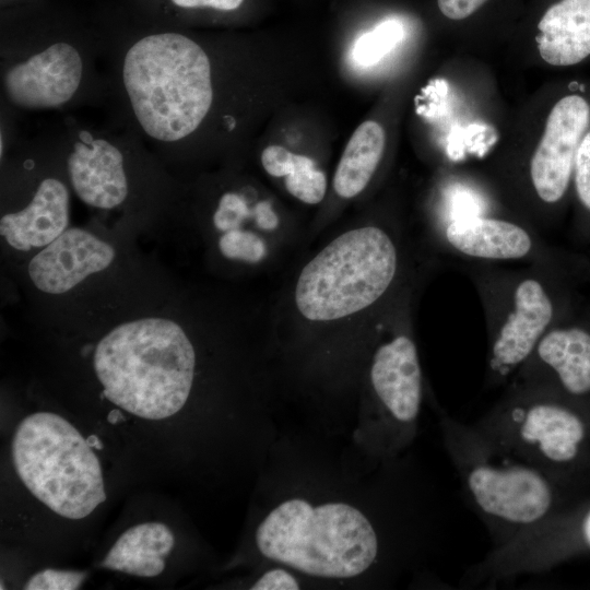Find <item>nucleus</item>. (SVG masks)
<instances>
[{
	"label": "nucleus",
	"instance_id": "obj_30",
	"mask_svg": "<svg viewBox=\"0 0 590 590\" xmlns=\"http://www.w3.org/2000/svg\"><path fill=\"white\" fill-rule=\"evenodd\" d=\"M582 534L583 539L586 540V543L590 545V511L586 516L583 523H582Z\"/></svg>",
	"mask_w": 590,
	"mask_h": 590
},
{
	"label": "nucleus",
	"instance_id": "obj_9",
	"mask_svg": "<svg viewBox=\"0 0 590 590\" xmlns=\"http://www.w3.org/2000/svg\"><path fill=\"white\" fill-rule=\"evenodd\" d=\"M590 128V103L568 94L552 107L530 162V177L538 197L547 204L562 201L573 185L579 143Z\"/></svg>",
	"mask_w": 590,
	"mask_h": 590
},
{
	"label": "nucleus",
	"instance_id": "obj_21",
	"mask_svg": "<svg viewBox=\"0 0 590 590\" xmlns=\"http://www.w3.org/2000/svg\"><path fill=\"white\" fill-rule=\"evenodd\" d=\"M285 187L288 192L309 204L320 202L326 193V175L316 168L315 162L305 156L299 165L286 176Z\"/></svg>",
	"mask_w": 590,
	"mask_h": 590
},
{
	"label": "nucleus",
	"instance_id": "obj_12",
	"mask_svg": "<svg viewBox=\"0 0 590 590\" xmlns=\"http://www.w3.org/2000/svg\"><path fill=\"white\" fill-rule=\"evenodd\" d=\"M374 391L396 430L415 424L422 402V371L414 342L398 335L380 345L370 368Z\"/></svg>",
	"mask_w": 590,
	"mask_h": 590
},
{
	"label": "nucleus",
	"instance_id": "obj_15",
	"mask_svg": "<svg viewBox=\"0 0 590 590\" xmlns=\"http://www.w3.org/2000/svg\"><path fill=\"white\" fill-rule=\"evenodd\" d=\"M535 42L551 66H575L590 57V0H556L542 13Z\"/></svg>",
	"mask_w": 590,
	"mask_h": 590
},
{
	"label": "nucleus",
	"instance_id": "obj_24",
	"mask_svg": "<svg viewBox=\"0 0 590 590\" xmlns=\"http://www.w3.org/2000/svg\"><path fill=\"white\" fill-rule=\"evenodd\" d=\"M86 577L84 571L44 569L33 575L24 586L26 590H74Z\"/></svg>",
	"mask_w": 590,
	"mask_h": 590
},
{
	"label": "nucleus",
	"instance_id": "obj_13",
	"mask_svg": "<svg viewBox=\"0 0 590 590\" xmlns=\"http://www.w3.org/2000/svg\"><path fill=\"white\" fill-rule=\"evenodd\" d=\"M67 167L71 185L85 204L109 210L126 200L123 155L111 142L83 135L73 144Z\"/></svg>",
	"mask_w": 590,
	"mask_h": 590
},
{
	"label": "nucleus",
	"instance_id": "obj_18",
	"mask_svg": "<svg viewBox=\"0 0 590 590\" xmlns=\"http://www.w3.org/2000/svg\"><path fill=\"white\" fill-rule=\"evenodd\" d=\"M174 543V534L166 524L140 523L119 536L102 566L139 577H154L164 570V558Z\"/></svg>",
	"mask_w": 590,
	"mask_h": 590
},
{
	"label": "nucleus",
	"instance_id": "obj_1",
	"mask_svg": "<svg viewBox=\"0 0 590 590\" xmlns=\"http://www.w3.org/2000/svg\"><path fill=\"white\" fill-rule=\"evenodd\" d=\"M93 364L103 396L145 420L179 412L190 394L194 349L174 320L148 317L123 322L97 343Z\"/></svg>",
	"mask_w": 590,
	"mask_h": 590
},
{
	"label": "nucleus",
	"instance_id": "obj_27",
	"mask_svg": "<svg viewBox=\"0 0 590 590\" xmlns=\"http://www.w3.org/2000/svg\"><path fill=\"white\" fill-rule=\"evenodd\" d=\"M299 588V581L291 571L276 567L267 570L251 586L252 590H293Z\"/></svg>",
	"mask_w": 590,
	"mask_h": 590
},
{
	"label": "nucleus",
	"instance_id": "obj_5",
	"mask_svg": "<svg viewBox=\"0 0 590 590\" xmlns=\"http://www.w3.org/2000/svg\"><path fill=\"white\" fill-rule=\"evenodd\" d=\"M11 455L25 487L58 516L83 519L106 500L97 456L58 414L37 412L23 418L14 432Z\"/></svg>",
	"mask_w": 590,
	"mask_h": 590
},
{
	"label": "nucleus",
	"instance_id": "obj_10",
	"mask_svg": "<svg viewBox=\"0 0 590 590\" xmlns=\"http://www.w3.org/2000/svg\"><path fill=\"white\" fill-rule=\"evenodd\" d=\"M83 78V59L76 47L56 42L4 71L7 98L24 109H48L69 102Z\"/></svg>",
	"mask_w": 590,
	"mask_h": 590
},
{
	"label": "nucleus",
	"instance_id": "obj_6",
	"mask_svg": "<svg viewBox=\"0 0 590 590\" xmlns=\"http://www.w3.org/2000/svg\"><path fill=\"white\" fill-rule=\"evenodd\" d=\"M397 250L382 229L349 231L327 245L302 270L295 302L314 321L346 317L374 304L397 271Z\"/></svg>",
	"mask_w": 590,
	"mask_h": 590
},
{
	"label": "nucleus",
	"instance_id": "obj_25",
	"mask_svg": "<svg viewBox=\"0 0 590 590\" xmlns=\"http://www.w3.org/2000/svg\"><path fill=\"white\" fill-rule=\"evenodd\" d=\"M247 216L248 208L245 200L237 193L226 192L219 202L213 222L217 229L228 232L239 228Z\"/></svg>",
	"mask_w": 590,
	"mask_h": 590
},
{
	"label": "nucleus",
	"instance_id": "obj_11",
	"mask_svg": "<svg viewBox=\"0 0 590 590\" xmlns=\"http://www.w3.org/2000/svg\"><path fill=\"white\" fill-rule=\"evenodd\" d=\"M115 253L110 244L90 232L69 228L31 259L28 275L42 292L63 294L109 267Z\"/></svg>",
	"mask_w": 590,
	"mask_h": 590
},
{
	"label": "nucleus",
	"instance_id": "obj_7",
	"mask_svg": "<svg viewBox=\"0 0 590 590\" xmlns=\"http://www.w3.org/2000/svg\"><path fill=\"white\" fill-rule=\"evenodd\" d=\"M496 446L550 475L571 463L586 438L580 416L541 388L522 391L492 411L476 427Z\"/></svg>",
	"mask_w": 590,
	"mask_h": 590
},
{
	"label": "nucleus",
	"instance_id": "obj_22",
	"mask_svg": "<svg viewBox=\"0 0 590 590\" xmlns=\"http://www.w3.org/2000/svg\"><path fill=\"white\" fill-rule=\"evenodd\" d=\"M573 187L579 205L588 220L580 233L590 238V128L581 139L575 160Z\"/></svg>",
	"mask_w": 590,
	"mask_h": 590
},
{
	"label": "nucleus",
	"instance_id": "obj_2",
	"mask_svg": "<svg viewBox=\"0 0 590 590\" xmlns=\"http://www.w3.org/2000/svg\"><path fill=\"white\" fill-rule=\"evenodd\" d=\"M121 78L137 123L161 143L191 135L213 104L209 56L180 33H153L134 42L123 56Z\"/></svg>",
	"mask_w": 590,
	"mask_h": 590
},
{
	"label": "nucleus",
	"instance_id": "obj_14",
	"mask_svg": "<svg viewBox=\"0 0 590 590\" xmlns=\"http://www.w3.org/2000/svg\"><path fill=\"white\" fill-rule=\"evenodd\" d=\"M69 223V191L56 178L44 179L22 210L2 215L0 233L16 250L45 247L60 236Z\"/></svg>",
	"mask_w": 590,
	"mask_h": 590
},
{
	"label": "nucleus",
	"instance_id": "obj_32",
	"mask_svg": "<svg viewBox=\"0 0 590 590\" xmlns=\"http://www.w3.org/2000/svg\"><path fill=\"white\" fill-rule=\"evenodd\" d=\"M86 440L92 448L95 447L97 449H101L103 447L101 440L95 435L90 436L88 438H86Z\"/></svg>",
	"mask_w": 590,
	"mask_h": 590
},
{
	"label": "nucleus",
	"instance_id": "obj_26",
	"mask_svg": "<svg viewBox=\"0 0 590 590\" xmlns=\"http://www.w3.org/2000/svg\"><path fill=\"white\" fill-rule=\"evenodd\" d=\"M303 156L281 145H270L263 150L261 163L269 175L283 177L290 175L298 166Z\"/></svg>",
	"mask_w": 590,
	"mask_h": 590
},
{
	"label": "nucleus",
	"instance_id": "obj_23",
	"mask_svg": "<svg viewBox=\"0 0 590 590\" xmlns=\"http://www.w3.org/2000/svg\"><path fill=\"white\" fill-rule=\"evenodd\" d=\"M219 247L223 256L247 262L260 261L267 252L266 245L256 234L240 228L225 232Z\"/></svg>",
	"mask_w": 590,
	"mask_h": 590
},
{
	"label": "nucleus",
	"instance_id": "obj_4",
	"mask_svg": "<svg viewBox=\"0 0 590 590\" xmlns=\"http://www.w3.org/2000/svg\"><path fill=\"white\" fill-rule=\"evenodd\" d=\"M442 428L464 488L499 533L500 546L546 521L555 499L550 475L506 452L476 427L446 417Z\"/></svg>",
	"mask_w": 590,
	"mask_h": 590
},
{
	"label": "nucleus",
	"instance_id": "obj_20",
	"mask_svg": "<svg viewBox=\"0 0 590 590\" xmlns=\"http://www.w3.org/2000/svg\"><path fill=\"white\" fill-rule=\"evenodd\" d=\"M403 33L400 21H384L356 40L353 48L354 60L362 66L376 63L401 40Z\"/></svg>",
	"mask_w": 590,
	"mask_h": 590
},
{
	"label": "nucleus",
	"instance_id": "obj_29",
	"mask_svg": "<svg viewBox=\"0 0 590 590\" xmlns=\"http://www.w3.org/2000/svg\"><path fill=\"white\" fill-rule=\"evenodd\" d=\"M256 217L258 224L263 228H273L278 224V219L267 202L257 205Z\"/></svg>",
	"mask_w": 590,
	"mask_h": 590
},
{
	"label": "nucleus",
	"instance_id": "obj_31",
	"mask_svg": "<svg viewBox=\"0 0 590 590\" xmlns=\"http://www.w3.org/2000/svg\"><path fill=\"white\" fill-rule=\"evenodd\" d=\"M123 420H125V416L118 410H113L108 415V421L111 424H117V423H119L120 421H123Z\"/></svg>",
	"mask_w": 590,
	"mask_h": 590
},
{
	"label": "nucleus",
	"instance_id": "obj_17",
	"mask_svg": "<svg viewBox=\"0 0 590 590\" xmlns=\"http://www.w3.org/2000/svg\"><path fill=\"white\" fill-rule=\"evenodd\" d=\"M532 355L555 376L569 396L590 393V327L564 322L548 329Z\"/></svg>",
	"mask_w": 590,
	"mask_h": 590
},
{
	"label": "nucleus",
	"instance_id": "obj_8",
	"mask_svg": "<svg viewBox=\"0 0 590 590\" xmlns=\"http://www.w3.org/2000/svg\"><path fill=\"white\" fill-rule=\"evenodd\" d=\"M505 305L492 328L488 364L495 377H507L532 355L544 333L569 303L556 300L543 282L532 276L519 279L509 290Z\"/></svg>",
	"mask_w": 590,
	"mask_h": 590
},
{
	"label": "nucleus",
	"instance_id": "obj_28",
	"mask_svg": "<svg viewBox=\"0 0 590 590\" xmlns=\"http://www.w3.org/2000/svg\"><path fill=\"white\" fill-rule=\"evenodd\" d=\"M179 8H213L222 11H232L241 5L244 0H172Z\"/></svg>",
	"mask_w": 590,
	"mask_h": 590
},
{
	"label": "nucleus",
	"instance_id": "obj_16",
	"mask_svg": "<svg viewBox=\"0 0 590 590\" xmlns=\"http://www.w3.org/2000/svg\"><path fill=\"white\" fill-rule=\"evenodd\" d=\"M445 235L453 249L479 259H521L533 249V239L523 227L494 217H457L448 224Z\"/></svg>",
	"mask_w": 590,
	"mask_h": 590
},
{
	"label": "nucleus",
	"instance_id": "obj_19",
	"mask_svg": "<svg viewBox=\"0 0 590 590\" xmlns=\"http://www.w3.org/2000/svg\"><path fill=\"white\" fill-rule=\"evenodd\" d=\"M386 143L385 130L378 122L361 123L347 142L338 164L333 188L342 198L358 194L375 173Z\"/></svg>",
	"mask_w": 590,
	"mask_h": 590
},
{
	"label": "nucleus",
	"instance_id": "obj_3",
	"mask_svg": "<svg viewBox=\"0 0 590 590\" xmlns=\"http://www.w3.org/2000/svg\"><path fill=\"white\" fill-rule=\"evenodd\" d=\"M255 540L264 557L328 579L364 575L377 563L382 543L376 523L358 507L302 497L274 506L259 523Z\"/></svg>",
	"mask_w": 590,
	"mask_h": 590
}]
</instances>
